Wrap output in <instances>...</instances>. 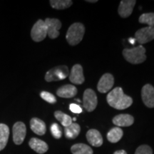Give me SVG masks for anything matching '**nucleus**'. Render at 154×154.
<instances>
[{"mask_svg":"<svg viewBox=\"0 0 154 154\" xmlns=\"http://www.w3.org/2000/svg\"><path fill=\"white\" fill-rule=\"evenodd\" d=\"M87 2H91V3H96V2H97V0H87Z\"/></svg>","mask_w":154,"mask_h":154,"instance_id":"obj_32","label":"nucleus"},{"mask_svg":"<svg viewBox=\"0 0 154 154\" xmlns=\"http://www.w3.org/2000/svg\"><path fill=\"white\" fill-rule=\"evenodd\" d=\"M50 5L54 9H65L72 5L73 2L71 0H51Z\"/></svg>","mask_w":154,"mask_h":154,"instance_id":"obj_24","label":"nucleus"},{"mask_svg":"<svg viewBox=\"0 0 154 154\" xmlns=\"http://www.w3.org/2000/svg\"><path fill=\"white\" fill-rule=\"evenodd\" d=\"M76 94L77 88L76 86L70 85V84H66V85L61 86L57 91V94L59 97L66 98V99L74 97Z\"/></svg>","mask_w":154,"mask_h":154,"instance_id":"obj_18","label":"nucleus"},{"mask_svg":"<svg viewBox=\"0 0 154 154\" xmlns=\"http://www.w3.org/2000/svg\"><path fill=\"white\" fill-rule=\"evenodd\" d=\"M135 39L140 44H146L154 39V27H143L135 34Z\"/></svg>","mask_w":154,"mask_h":154,"instance_id":"obj_7","label":"nucleus"},{"mask_svg":"<svg viewBox=\"0 0 154 154\" xmlns=\"http://www.w3.org/2000/svg\"><path fill=\"white\" fill-rule=\"evenodd\" d=\"M47 35V29L44 20L39 19L36 22L31 32L32 38L36 42L43 41Z\"/></svg>","mask_w":154,"mask_h":154,"instance_id":"obj_5","label":"nucleus"},{"mask_svg":"<svg viewBox=\"0 0 154 154\" xmlns=\"http://www.w3.org/2000/svg\"><path fill=\"white\" fill-rule=\"evenodd\" d=\"M47 29V34L51 39L57 38L59 36V29L61 28V23L57 19L47 18L44 21Z\"/></svg>","mask_w":154,"mask_h":154,"instance_id":"obj_8","label":"nucleus"},{"mask_svg":"<svg viewBox=\"0 0 154 154\" xmlns=\"http://www.w3.org/2000/svg\"><path fill=\"white\" fill-rule=\"evenodd\" d=\"M123 55L127 61L133 64L141 63L146 59V49L141 45L132 49H125L123 51Z\"/></svg>","mask_w":154,"mask_h":154,"instance_id":"obj_2","label":"nucleus"},{"mask_svg":"<svg viewBox=\"0 0 154 154\" xmlns=\"http://www.w3.org/2000/svg\"><path fill=\"white\" fill-rule=\"evenodd\" d=\"M113 154H127V153L124 150H120V151H116Z\"/></svg>","mask_w":154,"mask_h":154,"instance_id":"obj_30","label":"nucleus"},{"mask_svg":"<svg viewBox=\"0 0 154 154\" xmlns=\"http://www.w3.org/2000/svg\"><path fill=\"white\" fill-rule=\"evenodd\" d=\"M136 1L135 0H123L119 7V14L122 18H127L132 14L133 9Z\"/></svg>","mask_w":154,"mask_h":154,"instance_id":"obj_13","label":"nucleus"},{"mask_svg":"<svg viewBox=\"0 0 154 154\" xmlns=\"http://www.w3.org/2000/svg\"><path fill=\"white\" fill-rule=\"evenodd\" d=\"M135 41H136V39H135V38H130L129 39V42H130V43L131 44H135Z\"/></svg>","mask_w":154,"mask_h":154,"instance_id":"obj_31","label":"nucleus"},{"mask_svg":"<svg viewBox=\"0 0 154 154\" xmlns=\"http://www.w3.org/2000/svg\"><path fill=\"white\" fill-rule=\"evenodd\" d=\"M73 154H93L91 148L84 143H76L71 148Z\"/></svg>","mask_w":154,"mask_h":154,"instance_id":"obj_22","label":"nucleus"},{"mask_svg":"<svg viewBox=\"0 0 154 154\" xmlns=\"http://www.w3.org/2000/svg\"><path fill=\"white\" fill-rule=\"evenodd\" d=\"M69 80L74 84H82L85 81L83 68L80 64H75L71 70Z\"/></svg>","mask_w":154,"mask_h":154,"instance_id":"obj_12","label":"nucleus"},{"mask_svg":"<svg viewBox=\"0 0 154 154\" xmlns=\"http://www.w3.org/2000/svg\"><path fill=\"white\" fill-rule=\"evenodd\" d=\"M134 119L130 114H119L113 119V123L119 127L130 126L134 124Z\"/></svg>","mask_w":154,"mask_h":154,"instance_id":"obj_15","label":"nucleus"},{"mask_svg":"<svg viewBox=\"0 0 154 154\" xmlns=\"http://www.w3.org/2000/svg\"><path fill=\"white\" fill-rule=\"evenodd\" d=\"M135 154H153V150L149 146L142 145L136 149Z\"/></svg>","mask_w":154,"mask_h":154,"instance_id":"obj_28","label":"nucleus"},{"mask_svg":"<svg viewBox=\"0 0 154 154\" xmlns=\"http://www.w3.org/2000/svg\"><path fill=\"white\" fill-rule=\"evenodd\" d=\"M108 103L111 107L118 110H124L130 107L133 103V99L131 96L126 95L121 87L113 88L107 95Z\"/></svg>","mask_w":154,"mask_h":154,"instance_id":"obj_1","label":"nucleus"},{"mask_svg":"<svg viewBox=\"0 0 154 154\" xmlns=\"http://www.w3.org/2000/svg\"><path fill=\"white\" fill-rule=\"evenodd\" d=\"M85 33V27L82 23L72 24L66 32V38L68 43L72 46H76L82 42Z\"/></svg>","mask_w":154,"mask_h":154,"instance_id":"obj_3","label":"nucleus"},{"mask_svg":"<svg viewBox=\"0 0 154 154\" xmlns=\"http://www.w3.org/2000/svg\"><path fill=\"white\" fill-rule=\"evenodd\" d=\"M86 138L88 143L95 147H100L103 144V138L99 131L90 129L86 133Z\"/></svg>","mask_w":154,"mask_h":154,"instance_id":"obj_14","label":"nucleus"},{"mask_svg":"<svg viewBox=\"0 0 154 154\" xmlns=\"http://www.w3.org/2000/svg\"><path fill=\"white\" fill-rule=\"evenodd\" d=\"M26 134V128L23 122L15 123L13 126V140L17 145H20L24 141Z\"/></svg>","mask_w":154,"mask_h":154,"instance_id":"obj_9","label":"nucleus"},{"mask_svg":"<svg viewBox=\"0 0 154 154\" xmlns=\"http://www.w3.org/2000/svg\"><path fill=\"white\" fill-rule=\"evenodd\" d=\"M29 145L31 149H33L36 153L40 154L46 153L49 149V146L46 142L36 138H31L29 142Z\"/></svg>","mask_w":154,"mask_h":154,"instance_id":"obj_16","label":"nucleus"},{"mask_svg":"<svg viewBox=\"0 0 154 154\" xmlns=\"http://www.w3.org/2000/svg\"><path fill=\"white\" fill-rule=\"evenodd\" d=\"M114 84V78L113 75L109 73L103 74L101 77L97 85V89L100 93L105 94L110 91Z\"/></svg>","mask_w":154,"mask_h":154,"instance_id":"obj_10","label":"nucleus"},{"mask_svg":"<svg viewBox=\"0 0 154 154\" xmlns=\"http://www.w3.org/2000/svg\"><path fill=\"white\" fill-rule=\"evenodd\" d=\"M69 109L74 113H81L82 112V109L80 107V106L76 103H71L69 105Z\"/></svg>","mask_w":154,"mask_h":154,"instance_id":"obj_29","label":"nucleus"},{"mask_svg":"<svg viewBox=\"0 0 154 154\" xmlns=\"http://www.w3.org/2000/svg\"><path fill=\"white\" fill-rule=\"evenodd\" d=\"M81 131L80 126L76 123H72L70 126L65 127V136L69 139H74L79 136Z\"/></svg>","mask_w":154,"mask_h":154,"instance_id":"obj_19","label":"nucleus"},{"mask_svg":"<svg viewBox=\"0 0 154 154\" xmlns=\"http://www.w3.org/2000/svg\"><path fill=\"white\" fill-rule=\"evenodd\" d=\"M30 127L32 131L39 136H43L47 131L45 123L38 118H33L30 121Z\"/></svg>","mask_w":154,"mask_h":154,"instance_id":"obj_17","label":"nucleus"},{"mask_svg":"<svg viewBox=\"0 0 154 154\" xmlns=\"http://www.w3.org/2000/svg\"><path fill=\"white\" fill-rule=\"evenodd\" d=\"M69 74V68L64 65L56 66L48 71L45 75V80L47 82H57L65 79Z\"/></svg>","mask_w":154,"mask_h":154,"instance_id":"obj_4","label":"nucleus"},{"mask_svg":"<svg viewBox=\"0 0 154 154\" xmlns=\"http://www.w3.org/2000/svg\"><path fill=\"white\" fill-rule=\"evenodd\" d=\"M9 136V128L6 124H0V151L7 146Z\"/></svg>","mask_w":154,"mask_h":154,"instance_id":"obj_20","label":"nucleus"},{"mask_svg":"<svg viewBox=\"0 0 154 154\" xmlns=\"http://www.w3.org/2000/svg\"><path fill=\"white\" fill-rule=\"evenodd\" d=\"M142 101L146 106L154 108V87L151 84H146L141 90Z\"/></svg>","mask_w":154,"mask_h":154,"instance_id":"obj_11","label":"nucleus"},{"mask_svg":"<svg viewBox=\"0 0 154 154\" xmlns=\"http://www.w3.org/2000/svg\"><path fill=\"white\" fill-rule=\"evenodd\" d=\"M54 116L55 118L61 123V125L64 127L70 126V125L72 124V118H71L69 115L63 113L62 111H55Z\"/></svg>","mask_w":154,"mask_h":154,"instance_id":"obj_23","label":"nucleus"},{"mask_svg":"<svg viewBox=\"0 0 154 154\" xmlns=\"http://www.w3.org/2000/svg\"><path fill=\"white\" fill-rule=\"evenodd\" d=\"M97 103V96L95 91L91 88H87L85 90L83 96V104L84 109L88 112H91L96 108Z\"/></svg>","mask_w":154,"mask_h":154,"instance_id":"obj_6","label":"nucleus"},{"mask_svg":"<svg viewBox=\"0 0 154 154\" xmlns=\"http://www.w3.org/2000/svg\"><path fill=\"white\" fill-rule=\"evenodd\" d=\"M140 23L148 24L150 27H154V13H145L140 15L138 19Z\"/></svg>","mask_w":154,"mask_h":154,"instance_id":"obj_25","label":"nucleus"},{"mask_svg":"<svg viewBox=\"0 0 154 154\" xmlns=\"http://www.w3.org/2000/svg\"><path fill=\"white\" fill-rule=\"evenodd\" d=\"M123 131L119 127L111 128L107 134V139L111 143H117L123 137Z\"/></svg>","mask_w":154,"mask_h":154,"instance_id":"obj_21","label":"nucleus"},{"mask_svg":"<svg viewBox=\"0 0 154 154\" xmlns=\"http://www.w3.org/2000/svg\"><path fill=\"white\" fill-rule=\"evenodd\" d=\"M40 96L43 99L44 101H47L49 103H55L57 102V99L52 94L49 93L47 91H42L40 94Z\"/></svg>","mask_w":154,"mask_h":154,"instance_id":"obj_27","label":"nucleus"},{"mask_svg":"<svg viewBox=\"0 0 154 154\" xmlns=\"http://www.w3.org/2000/svg\"><path fill=\"white\" fill-rule=\"evenodd\" d=\"M50 129H51V132L52 136L55 138H57V139L60 138L61 137V136H62V131H61L60 126H59L57 124H56V123H54V124L51 125Z\"/></svg>","mask_w":154,"mask_h":154,"instance_id":"obj_26","label":"nucleus"}]
</instances>
